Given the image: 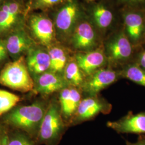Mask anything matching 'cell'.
I'll return each mask as SVG.
<instances>
[{"mask_svg":"<svg viewBox=\"0 0 145 145\" xmlns=\"http://www.w3.org/2000/svg\"><path fill=\"white\" fill-rule=\"evenodd\" d=\"M47 106L41 102L12 109L5 115V121L11 126L31 135H37Z\"/></svg>","mask_w":145,"mask_h":145,"instance_id":"1","label":"cell"},{"mask_svg":"<svg viewBox=\"0 0 145 145\" xmlns=\"http://www.w3.org/2000/svg\"><path fill=\"white\" fill-rule=\"evenodd\" d=\"M0 84L22 93L35 90L34 80L31 77L24 57L21 56L5 65L0 72Z\"/></svg>","mask_w":145,"mask_h":145,"instance_id":"2","label":"cell"},{"mask_svg":"<svg viewBox=\"0 0 145 145\" xmlns=\"http://www.w3.org/2000/svg\"><path fill=\"white\" fill-rule=\"evenodd\" d=\"M65 130L60 105L52 102L47 106L38 133L39 141L46 145H57Z\"/></svg>","mask_w":145,"mask_h":145,"instance_id":"3","label":"cell"},{"mask_svg":"<svg viewBox=\"0 0 145 145\" xmlns=\"http://www.w3.org/2000/svg\"><path fill=\"white\" fill-rule=\"evenodd\" d=\"M111 108L110 104L97 95L89 96L81 101L72 123L76 124L89 120L101 113L108 114Z\"/></svg>","mask_w":145,"mask_h":145,"instance_id":"4","label":"cell"},{"mask_svg":"<svg viewBox=\"0 0 145 145\" xmlns=\"http://www.w3.org/2000/svg\"><path fill=\"white\" fill-rule=\"evenodd\" d=\"M118 78L117 73L114 71L101 68L86 78L81 88L88 95H97L102 90L116 82Z\"/></svg>","mask_w":145,"mask_h":145,"instance_id":"5","label":"cell"},{"mask_svg":"<svg viewBox=\"0 0 145 145\" xmlns=\"http://www.w3.org/2000/svg\"><path fill=\"white\" fill-rule=\"evenodd\" d=\"M107 126L121 134H145V112L133 114L130 112L121 118L108 121Z\"/></svg>","mask_w":145,"mask_h":145,"instance_id":"6","label":"cell"},{"mask_svg":"<svg viewBox=\"0 0 145 145\" xmlns=\"http://www.w3.org/2000/svg\"><path fill=\"white\" fill-rule=\"evenodd\" d=\"M80 13L78 3L73 0H69L56 16V24L57 30L65 35L71 33L76 27Z\"/></svg>","mask_w":145,"mask_h":145,"instance_id":"7","label":"cell"},{"mask_svg":"<svg viewBox=\"0 0 145 145\" xmlns=\"http://www.w3.org/2000/svg\"><path fill=\"white\" fill-rule=\"evenodd\" d=\"M133 53L132 42L124 33L114 36L106 45L108 57L111 61L123 62L131 57Z\"/></svg>","mask_w":145,"mask_h":145,"instance_id":"8","label":"cell"},{"mask_svg":"<svg viewBox=\"0 0 145 145\" xmlns=\"http://www.w3.org/2000/svg\"><path fill=\"white\" fill-rule=\"evenodd\" d=\"M34 78L35 90L42 95H50L69 86L63 76L49 71Z\"/></svg>","mask_w":145,"mask_h":145,"instance_id":"9","label":"cell"},{"mask_svg":"<svg viewBox=\"0 0 145 145\" xmlns=\"http://www.w3.org/2000/svg\"><path fill=\"white\" fill-rule=\"evenodd\" d=\"M73 47L81 51H92L96 44V36L93 26L87 22L79 23L73 31Z\"/></svg>","mask_w":145,"mask_h":145,"instance_id":"10","label":"cell"},{"mask_svg":"<svg viewBox=\"0 0 145 145\" xmlns=\"http://www.w3.org/2000/svg\"><path fill=\"white\" fill-rule=\"evenodd\" d=\"M81 99V94L78 88L68 86L60 91L59 105L62 117L73 118Z\"/></svg>","mask_w":145,"mask_h":145,"instance_id":"11","label":"cell"},{"mask_svg":"<svg viewBox=\"0 0 145 145\" xmlns=\"http://www.w3.org/2000/svg\"><path fill=\"white\" fill-rule=\"evenodd\" d=\"M75 61L78 67L87 76L101 69L106 61V57L102 50L97 49L78 53Z\"/></svg>","mask_w":145,"mask_h":145,"instance_id":"12","label":"cell"},{"mask_svg":"<svg viewBox=\"0 0 145 145\" xmlns=\"http://www.w3.org/2000/svg\"><path fill=\"white\" fill-rule=\"evenodd\" d=\"M30 26L34 35L42 45H51L54 31L53 24L50 19L41 15L32 16L30 19Z\"/></svg>","mask_w":145,"mask_h":145,"instance_id":"13","label":"cell"},{"mask_svg":"<svg viewBox=\"0 0 145 145\" xmlns=\"http://www.w3.org/2000/svg\"><path fill=\"white\" fill-rule=\"evenodd\" d=\"M26 61L29 72L34 77L50 70L49 54L42 49L31 48L28 51Z\"/></svg>","mask_w":145,"mask_h":145,"instance_id":"14","label":"cell"},{"mask_svg":"<svg viewBox=\"0 0 145 145\" xmlns=\"http://www.w3.org/2000/svg\"><path fill=\"white\" fill-rule=\"evenodd\" d=\"M127 37L131 42L138 44L142 39L145 30V23L142 15L136 12H129L124 16Z\"/></svg>","mask_w":145,"mask_h":145,"instance_id":"15","label":"cell"},{"mask_svg":"<svg viewBox=\"0 0 145 145\" xmlns=\"http://www.w3.org/2000/svg\"><path fill=\"white\" fill-rule=\"evenodd\" d=\"M8 52L14 57H18L23 53L32 48V42L23 31H18L9 37L5 42Z\"/></svg>","mask_w":145,"mask_h":145,"instance_id":"16","label":"cell"},{"mask_svg":"<svg viewBox=\"0 0 145 145\" xmlns=\"http://www.w3.org/2000/svg\"><path fill=\"white\" fill-rule=\"evenodd\" d=\"M63 76L69 86L78 88H81L86 78L75 60L67 63Z\"/></svg>","mask_w":145,"mask_h":145,"instance_id":"17","label":"cell"},{"mask_svg":"<svg viewBox=\"0 0 145 145\" xmlns=\"http://www.w3.org/2000/svg\"><path fill=\"white\" fill-rule=\"evenodd\" d=\"M48 53L50 58L49 71L60 74L63 72L67 63L66 53L62 48L57 46L51 47Z\"/></svg>","mask_w":145,"mask_h":145,"instance_id":"18","label":"cell"},{"mask_svg":"<svg viewBox=\"0 0 145 145\" xmlns=\"http://www.w3.org/2000/svg\"><path fill=\"white\" fill-rule=\"evenodd\" d=\"M121 74L123 78L145 87V71L136 62L126 66Z\"/></svg>","mask_w":145,"mask_h":145,"instance_id":"19","label":"cell"},{"mask_svg":"<svg viewBox=\"0 0 145 145\" xmlns=\"http://www.w3.org/2000/svg\"><path fill=\"white\" fill-rule=\"evenodd\" d=\"M93 17L96 25L101 29L109 27L114 18L112 12L105 6L101 5L94 7Z\"/></svg>","mask_w":145,"mask_h":145,"instance_id":"20","label":"cell"},{"mask_svg":"<svg viewBox=\"0 0 145 145\" xmlns=\"http://www.w3.org/2000/svg\"><path fill=\"white\" fill-rule=\"evenodd\" d=\"M20 100V97L15 93L0 89V116L10 111Z\"/></svg>","mask_w":145,"mask_h":145,"instance_id":"21","label":"cell"},{"mask_svg":"<svg viewBox=\"0 0 145 145\" xmlns=\"http://www.w3.org/2000/svg\"><path fill=\"white\" fill-rule=\"evenodd\" d=\"M17 16L14 15L8 11L1 8L0 9V32H3L10 27L15 23Z\"/></svg>","mask_w":145,"mask_h":145,"instance_id":"22","label":"cell"},{"mask_svg":"<svg viewBox=\"0 0 145 145\" xmlns=\"http://www.w3.org/2000/svg\"><path fill=\"white\" fill-rule=\"evenodd\" d=\"M5 145H33V144L25 135L16 133L10 136H6Z\"/></svg>","mask_w":145,"mask_h":145,"instance_id":"23","label":"cell"},{"mask_svg":"<svg viewBox=\"0 0 145 145\" xmlns=\"http://www.w3.org/2000/svg\"><path fill=\"white\" fill-rule=\"evenodd\" d=\"M65 0H34L33 6L35 9H45L57 5Z\"/></svg>","mask_w":145,"mask_h":145,"instance_id":"24","label":"cell"},{"mask_svg":"<svg viewBox=\"0 0 145 145\" xmlns=\"http://www.w3.org/2000/svg\"><path fill=\"white\" fill-rule=\"evenodd\" d=\"M1 8L14 15L18 16L20 13V7L19 5L15 2L8 3L2 5Z\"/></svg>","mask_w":145,"mask_h":145,"instance_id":"25","label":"cell"},{"mask_svg":"<svg viewBox=\"0 0 145 145\" xmlns=\"http://www.w3.org/2000/svg\"><path fill=\"white\" fill-rule=\"evenodd\" d=\"M8 53L5 42H3L0 39V61L5 60L7 57Z\"/></svg>","mask_w":145,"mask_h":145,"instance_id":"26","label":"cell"},{"mask_svg":"<svg viewBox=\"0 0 145 145\" xmlns=\"http://www.w3.org/2000/svg\"><path fill=\"white\" fill-rule=\"evenodd\" d=\"M136 63L145 71V50L142 51L138 55Z\"/></svg>","mask_w":145,"mask_h":145,"instance_id":"27","label":"cell"},{"mask_svg":"<svg viewBox=\"0 0 145 145\" xmlns=\"http://www.w3.org/2000/svg\"><path fill=\"white\" fill-rule=\"evenodd\" d=\"M126 145H145V137H142L137 140L136 142H132L126 141Z\"/></svg>","mask_w":145,"mask_h":145,"instance_id":"28","label":"cell"},{"mask_svg":"<svg viewBox=\"0 0 145 145\" xmlns=\"http://www.w3.org/2000/svg\"><path fill=\"white\" fill-rule=\"evenodd\" d=\"M125 2L131 5H139L145 3V0H124Z\"/></svg>","mask_w":145,"mask_h":145,"instance_id":"29","label":"cell"},{"mask_svg":"<svg viewBox=\"0 0 145 145\" xmlns=\"http://www.w3.org/2000/svg\"><path fill=\"white\" fill-rule=\"evenodd\" d=\"M6 135H2L0 133V145H5Z\"/></svg>","mask_w":145,"mask_h":145,"instance_id":"30","label":"cell"},{"mask_svg":"<svg viewBox=\"0 0 145 145\" xmlns=\"http://www.w3.org/2000/svg\"><path fill=\"white\" fill-rule=\"evenodd\" d=\"M89 1H93V0H89Z\"/></svg>","mask_w":145,"mask_h":145,"instance_id":"31","label":"cell"},{"mask_svg":"<svg viewBox=\"0 0 145 145\" xmlns=\"http://www.w3.org/2000/svg\"><path fill=\"white\" fill-rule=\"evenodd\" d=\"M0 1H1V0H0Z\"/></svg>","mask_w":145,"mask_h":145,"instance_id":"32","label":"cell"}]
</instances>
